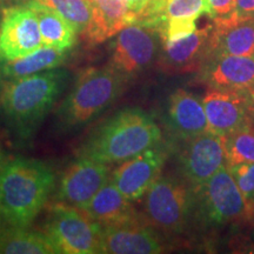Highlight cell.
Segmentation results:
<instances>
[{"label": "cell", "mask_w": 254, "mask_h": 254, "mask_svg": "<svg viewBox=\"0 0 254 254\" xmlns=\"http://www.w3.org/2000/svg\"><path fill=\"white\" fill-rule=\"evenodd\" d=\"M56 186L52 167L36 159L0 160V211L9 227L25 228L47 204Z\"/></svg>", "instance_id": "6da1fadb"}, {"label": "cell", "mask_w": 254, "mask_h": 254, "mask_svg": "<svg viewBox=\"0 0 254 254\" xmlns=\"http://www.w3.org/2000/svg\"><path fill=\"white\" fill-rule=\"evenodd\" d=\"M64 68H53L27 77L8 79L0 92V109L19 138L34 134L68 84Z\"/></svg>", "instance_id": "7a4b0ae2"}, {"label": "cell", "mask_w": 254, "mask_h": 254, "mask_svg": "<svg viewBox=\"0 0 254 254\" xmlns=\"http://www.w3.org/2000/svg\"><path fill=\"white\" fill-rule=\"evenodd\" d=\"M161 140L154 119L138 107H127L98 127L81 145L79 155L105 164L123 163Z\"/></svg>", "instance_id": "3957f363"}, {"label": "cell", "mask_w": 254, "mask_h": 254, "mask_svg": "<svg viewBox=\"0 0 254 254\" xmlns=\"http://www.w3.org/2000/svg\"><path fill=\"white\" fill-rule=\"evenodd\" d=\"M126 80L111 65L82 72L56 111L58 128L71 132L87 125L117 100Z\"/></svg>", "instance_id": "277c9868"}, {"label": "cell", "mask_w": 254, "mask_h": 254, "mask_svg": "<svg viewBox=\"0 0 254 254\" xmlns=\"http://www.w3.org/2000/svg\"><path fill=\"white\" fill-rule=\"evenodd\" d=\"M45 230L59 253H100L101 226L81 208L60 201L51 205Z\"/></svg>", "instance_id": "5b68a950"}, {"label": "cell", "mask_w": 254, "mask_h": 254, "mask_svg": "<svg viewBox=\"0 0 254 254\" xmlns=\"http://www.w3.org/2000/svg\"><path fill=\"white\" fill-rule=\"evenodd\" d=\"M201 218L212 225H226L251 219L249 206L228 167L192 189Z\"/></svg>", "instance_id": "8992f818"}, {"label": "cell", "mask_w": 254, "mask_h": 254, "mask_svg": "<svg viewBox=\"0 0 254 254\" xmlns=\"http://www.w3.org/2000/svg\"><path fill=\"white\" fill-rule=\"evenodd\" d=\"M192 189L173 177L160 176L146 192L145 212L155 227L168 233H182L192 212Z\"/></svg>", "instance_id": "52a82bcc"}, {"label": "cell", "mask_w": 254, "mask_h": 254, "mask_svg": "<svg viewBox=\"0 0 254 254\" xmlns=\"http://www.w3.org/2000/svg\"><path fill=\"white\" fill-rule=\"evenodd\" d=\"M43 45L38 19L27 5L2 8L0 18V64L23 58Z\"/></svg>", "instance_id": "ba28073f"}, {"label": "cell", "mask_w": 254, "mask_h": 254, "mask_svg": "<svg viewBox=\"0 0 254 254\" xmlns=\"http://www.w3.org/2000/svg\"><path fill=\"white\" fill-rule=\"evenodd\" d=\"M160 36L153 28L131 24L119 32L113 44L110 65L128 79L153 64Z\"/></svg>", "instance_id": "9c48e42d"}, {"label": "cell", "mask_w": 254, "mask_h": 254, "mask_svg": "<svg viewBox=\"0 0 254 254\" xmlns=\"http://www.w3.org/2000/svg\"><path fill=\"white\" fill-rule=\"evenodd\" d=\"M179 164L192 189L202 185L218 171L227 167L225 136L205 132L189 139L180 152Z\"/></svg>", "instance_id": "30bf717a"}, {"label": "cell", "mask_w": 254, "mask_h": 254, "mask_svg": "<svg viewBox=\"0 0 254 254\" xmlns=\"http://www.w3.org/2000/svg\"><path fill=\"white\" fill-rule=\"evenodd\" d=\"M110 180L109 164L78 155L64 171L57 198L60 202L82 209Z\"/></svg>", "instance_id": "8fae6325"}, {"label": "cell", "mask_w": 254, "mask_h": 254, "mask_svg": "<svg viewBox=\"0 0 254 254\" xmlns=\"http://www.w3.org/2000/svg\"><path fill=\"white\" fill-rule=\"evenodd\" d=\"M213 24L196 28L192 34L173 43L163 44L158 66L168 74H186L202 71L212 58Z\"/></svg>", "instance_id": "7c38bea8"}, {"label": "cell", "mask_w": 254, "mask_h": 254, "mask_svg": "<svg viewBox=\"0 0 254 254\" xmlns=\"http://www.w3.org/2000/svg\"><path fill=\"white\" fill-rule=\"evenodd\" d=\"M201 100L208 132L227 135L243 127L253 125L247 92L209 87Z\"/></svg>", "instance_id": "4fadbf2b"}, {"label": "cell", "mask_w": 254, "mask_h": 254, "mask_svg": "<svg viewBox=\"0 0 254 254\" xmlns=\"http://www.w3.org/2000/svg\"><path fill=\"white\" fill-rule=\"evenodd\" d=\"M167 153L163 147L153 146L123 161L111 174V180L131 201L140 199L160 177Z\"/></svg>", "instance_id": "5bb4252c"}, {"label": "cell", "mask_w": 254, "mask_h": 254, "mask_svg": "<svg viewBox=\"0 0 254 254\" xmlns=\"http://www.w3.org/2000/svg\"><path fill=\"white\" fill-rule=\"evenodd\" d=\"M100 253L158 254L164 252L163 241L153 228L140 221L101 226Z\"/></svg>", "instance_id": "9a60e30c"}, {"label": "cell", "mask_w": 254, "mask_h": 254, "mask_svg": "<svg viewBox=\"0 0 254 254\" xmlns=\"http://www.w3.org/2000/svg\"><path fill=\"white\" fill-rule=\"evenodd\" d=\"M202 71L209 87L247 92L254 86V55L213 57Z\"/></svg>", "instance_id": "2e32d148"}, {"label": "cell", "mask_w": 254, "mask_h": 254, "mask_svg": "<svg viewBox=\"0 0 254 254\" xmlns=\"http://www.w3.org/2000/svg\"><path fill=\"white\" fill-rule=\"evenodd\" d=\"M252 55H254V18H237L232 13L228 17L213 19L212 58L218 56Z\"/></svg>", "instance_id": "e0dca14e"}, {"label": "cell", "mask_w": 254, "mask_h": 254, "mask_svg": "<svg viewBox=\"0 0 254 254\" xmlns=\"http://www.w3.org/2000/svg\"><path fill=\"white\" fill-rule=\"evenodd\" d=\"M168 123L176 134L185 140L208 132L202 100L184 88H178L171 94Z\"/></svg>", "instance_id": "ac0fdd59"}, {"label": "cell", "mask_w": 254, "mask_h": 254, "mask_svg": "<svg viewBox=\"0 0 254 254\" xmlns=\"http://www.w3.org/2000/svg\"><path fill=\"white\" fill-rule=\"evenodd\" d=\"M92 220L100 226L119 225L138 220L131 200L110 180L82 208Z\"/></svg>", "instance_id": "d6986e66"}, {"label": "cell", "mask_w": 254, "mask_h": 254, "mask_svg": "<svg viewBox=\"0 0 254 254\" xmlns=\"http://www.w3.org/2000/svg\"><path fill=\"white\" fill-rule=\"evenodd\" d=\"M91 2L93 18L82 36L91 45L103 43L134 23V14L127 8L124 0H91Z\"/></svg>", "instance_id": "ffe728a7"}, {"label": "cell", "mask_w": 254, "mask_h": 254, "mask_svg": "<svg viewBox=\"0 0 254 254\" xmlns=\"http://www.w3.org/2000/svg\"><path fill=\"white\" fill-rule=\"evenodd\" d=\"M25 5L36 14L44 45L63 51H69L75 45L78 32L63 15L37 0H28Z\"/></svg>", "instance_id": "44dd1931"}, {"label": "cell", "mask_w": 254, "mask_h": 254, "mask_svg": "<svg viewBox=\"0 0 254 254\" xmlns=\"http://www.w3.org/2000/svg\"><path fill=\"white\" fill-rule=\"evenodd\" d=\"M68 51L43 45L23 58L0 64V71L8 79L27 77L44 71L59 67L67 58Z\"/></svg>", "instance_id": "7402d4cb"}, {"label": "cell", "mask_w": 254, "mask_h": 254, "mask_svg": "<svg viewBox=\"0 0 254 254\" xmlns=\"http://www.w3.org/2000/svg\"><path fill=\"white\" fill-rule=\"evenodd\" d=\"M9 227L0 234V253L5 254H58L51 238L46 233Z\"/></svg>", "instance_id": "603a6c76"}, {"label": "cell", "mask_w": 254, "mask_h": 254, "mask_svg": "<svg viewBox=\"0 0 254 254\" xmlns=\"http://www.w3.org/2000/svg\"><path fill=\"white\" fill-rule=\"evenodd\" d=\"M28 1V0H27ZM63 15L79 34L84 36L93 18L91 0H37Z\"/></svg>", "instance_id": "cb8c5ba5"}, {"label": "cell", "mask_w": 254, "mask_h": 254, "mask_svg": "<svg viewBox=\"0 0 254 254\" xmlns=\"http://www.w3.org/2000/svg\"><path fill=\"white\" fill-rule=\"evenodd\" d=\"M225 136L227 167L254 163V125H249Z\"/></svg>", "instance_id": "d4e9b609"}, {"label": "cell", "mask_w": 254, "mask_h": 254, "mask_svg": "<svg viewBox=\"0 0 254 254\" xmlns=\"http://www.w3.org/2000/svg\"><path fill=\"white\" fill-rule=\"evenodd\" d=\"M202 14H208L207 0H163L160 28L172 20L196 21Z\"/></svg>", "instance_id": "484cf974"}, {"label": "cell", "mask_w": 254, "mask_h": 254, "mask_svg": "<svg viewBox=\"0 0 254 254\" xmlns=\"http://www.w3.org/2000/svg\"><path fill=\"white\" fill-rule=\"evenodd\" d=\"M249 206L251 219L254 217V163L234 165L228 167Z\"/></svg>", "instance_id": "4316f807"}, {"label": "cell", "mask_w": 254, "mask_h": 254, "mask_svg": "<svg viewBox=\"0 0 254 254\" xmlns=\"http://www.w3.org/2000/svg\"><path fill=\"white\" fill-rule=\"evenodd\" d=\"M208 14L212 19L225 18L231 15L236 7V0H207Z\"/></svg>", "instance_id": "83f0119b"}, {"label": "cell", "mask_w": 254, "mask_h": 254, "mask_svg": "<svg viewBox=\"0 0 254 254\" xmlns=\"http://www.w3.org/2000/svg\"><path fill=\"white\" fill-rule=\"evenodd\" d=\"M233 14L237 18H254V0H236Z\"/></svg>", "instance_id": "f1b7e54d"}, {"label": "cell", "mask_w": 254, "mask_h": 254, "mask_svg": "<svg viewBox=\"0 0 254 254\" xmlns=\"http://www.w3.org/2000/svg\"><path fill=\"white\" fill-rule=\"evenodd\" d=\"M152 1H153V0H124V2H125V5L127 6V8L134 14V18H136V15L140 13L141 11H144V9L147 7Z\"/></svg>", "instance_id": "f546056e"}, {"label": "cell", "mask_w": 254, "mask_h": 254, "mask_svg": "<svg viewBox=\"0 0 254 254\" xmlns=\"http://www.w3.org/2000/svg\"><path fill=\"white\" fill-rule=\"evenodd\" d=\"M247 95H249L250 105H251V113H252V119H253V125H254V86L251 90L247 91Z\"/></svg>", "instance_id": "4dcf8cb0"}, {"label": "cell", "mask_w": 254, "mask_h": 254, "mask_svg": "<svg viewBox=\"0 0 254 254\" xmlns=\"http://www.w3.org/2000/svg\"><path fill=\"white\" fill-rule=\"evenodd\" d=\"M1 220H2V218H1V211H0V234H1Z\"/></svg>", "instance_id": "1f68e13d"}, {"label": "cell", "mask_w": 254, "mask_h": 254, "mask_svg": "<svg viewBox=\"0 0 254 254\" xmlns=\"http://www.w3.org/2000/svg\"><path fill=\"white\" fill-rule=\"evenodd\" d=\"M1 6H2V0H0V12L2 11V7H1Z\"/></svg>", "instance_id": "d6a6232c"}, {"label": "cell", "mask_w": 254, "mask_h": 254, "mask_svg": "<svg viewBox=\"0 0 254 254\" xmlns=\"http://www.w3.org/2000/svg\"><path fill=\"white\" fill-rule=\"evenodd\" d=\"M0 160H1V159H0Z\"/></svg>", "instance_id": "836d02e7"}]
</instances>
